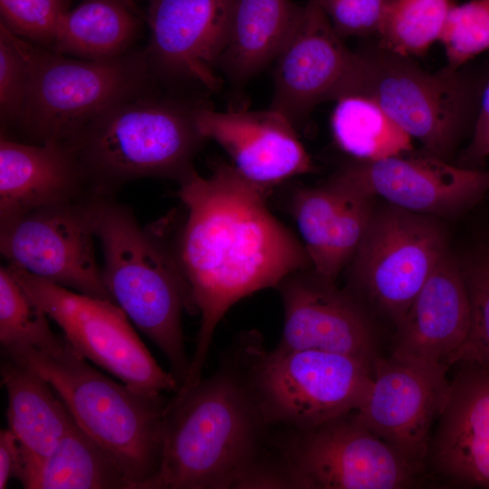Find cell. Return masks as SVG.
<instances>
[{"mask_svg":"<svg viewBox=\"0 0 489 489\" xmlns=\"http://www.w3.org/2000/svg\"><path fill=\"white\" fill-rule=\"evenodd\" d=\"M179 184L186 208L175 235L177 258L194 313L200 314L185 382L202 379L216 329L225 312L254 292L277 288L289 274L312 267L303 244L266 205L268 191L232 165L215 163L208 177L194 171Z\"/></svg>","mask_w":489,"mask_h":489,"instance_id":"6da1fadb","label":"cell"},{"mask_svg":"<svg viewBox=\"0 0 489 489\" xmlns=\"http://www.w3.org/2000/svg\"><path fill=\"white\" fill-rule=\"evenodd\" d=\"M272 429L244 332L212 375L168 398L159 465L147 489H251L273 464Z\"/></svg>","mask_w":489,"mask_h":489,"instance_id":"7a4b0ae2","label":"cell"},{"mask_svg":"<svg viewBox=\"0 0 489 489\" xmlns=\"http://www.w3.org/2000/svg\"><path fill=\"white\" fill-rule=\"evenodd\" d=\"M167 224L142 227L132 210L115 198L99 197L94 210L103 283L113 302L162 351L183 384L190 366L182 313H194L189 290Z\"/></svg>","mask_w":489,"mask_h":489,"instance_id":"3957f363","label":"cell"},{"mask_svg":"<svg viewBox=\"0 0 489 489\" xmlns=\"http://www.w3.org/2000/svg\"><path fill=\"white\" fill-rule=\"evenodd\" d=\"M203 102L152 91L108 108L64 143L98 197L114 198L143 177L179 183L196 171L194 159L206 140L195 119Z\"/></svg>","mask_w":489,"mask_h":489,"instance_id":"277c9868","label":"cell"},{"mask_svg":"<svg viewBox=\"0 0 489 489\" xmlns=\"http://www.w3.org/2000/svg\"><path fill=\"white\" fill-rule=\"evenodd\" d=\"M1 354L45 379L80 427L116 460L130 488L147 489L159 465L168 398L106 377L67 340L56 351L16 344Z\"/></svg>","mask_w":489,"mask_h":489,"instance_id":"5b68a950","label":"cell"},{"mask_svg":"<svg viewBox=\"0 0 489 489\" xmlns=\"http://www.w3.org/2000/svg\"><path fill=\"white\" fill-rule=\"evenodd\" d=\"M158 80L145 49L90 61L34 44L28 93L14 127L24 142H67L108 108L155 91Z\"/></svg>","mask_w":489,"mask_h":489,"instance_id":"8992f818","label":"cell"},{"mask_svg":"<svg viewBox=\"0 0 489 489\" xmlns=\"http://www.w3.org/2000/svg\"><path fill=\"white\" fill-rule=\"evenodd\" d=\"M248 349L254 389L274 429L307 430L355 411L372 384L373 370L349 356L267 350L256 331L248 333Z\"/></svg>","mask_w":489,"mask_h":489,"instance_id":"52a82bcc","label":"cell"},{"mask_svg":"<svg viewBox=\"0 0 489 489\" xmlns=\"http://www.w3.org/2000/svg\"><path fill=\"white\" fill-rule=\"evenodd\" d=\"M349 93L374 100L426 152L443 159L459 139L471 101L470 85L457 69L431 73L379 45L356 53L340 97Z\"/></svg>","mask_w":489,"mask_h":489,"instance_id":"ba28073f","label":"cell"},{"mask_svg":"<svg viewBox=\"0 0 489 489\" xmlns=\"http://www.w3.org/2000/svg\"><path fill=\"white\" fill-rule=\"evenodd\" d=\"M446 251L445 233L431 216L392 205L374 210L349 264L346 289L397 328Z\"/></svg>","mask_w":489,"mask_h":489,"instance_id":"9c48e42d","label":"cell"},{"mask_svg":"<svg viewBox=\"0 0 489 489\" xmlns=\"http://www.w3.org/2000/svg\"><path fill=\"white\" fill-rule=\"evenodd\" d=\"M277 437V461L287 488L400 489L421 474L354 411Z\"/></svg>","mask_w":489,"mask_h":489,"instance_id":"30bf717a","label":"cell"},{"mask_svg":"<svg viewBox=\"0 0 489 489\" xmlns=\"http://www.w3.org/2000/svg\"><path fill=\"white\" fill-rule=\"evenodd\" d=\"M6 266L24 292L56 322L70 344L87 360L142 393L160 395L179 389L175 377L158 364L126 313L115 302Z\"/></svg>","mask_w":489,"mask_h":489,"instance_id":"8fae6325","label":"cell"},{"mask_svg":"<svg viewBox=\"0 0 489 489\" xmlns=\"http://www.w3.org/2000/svg\"><path fill=\"white\" fill-rule=\"evenodd\" d=\"M99 197H102L45 206L0 222V251L8 265L74 292L112 301L94 249Z\"/></svg>","mask_w":489,"mask_h":489,"instance_id":"7c38bea8","label":"cell"},{"mask_svg":"<svg viewBox=\"0 0 489 489\" xmlns=\"http://www.w3.org/2000/svg\"><path fill=\"white\" fill-rule=\"evenodd\" d=\"M277 289L284 318L275 350L341 354L362 361L374 372L381 357L374 316L348 289H340L312 267L289 274Z\"/></svg>","mask_w":489,"mask_h":489,"instance_id":"4fadbf2b","label":"cell"},{"mask_svg":"<svg viewBox=\"0 0 489 489\" xmlns=\"http://www.w3.org/2000/svg\"><path fill=\"white\" fill-rule=\"evenodd\" d=\"M449 366L379 357L356 417L421 475L434 427L445 404Z\"/></svg>","mask_w":489,"mask_h":489,"instance_id":"5bb4252c","label":"cell"},{"mask_svg":"<svg viewBox=\"0 0 489 489\" xmlns=\"http://www.w3.org/2000/svg\"><path fill=\"white\" fill-rule=\"evenodd\" d=\"M410 152L373 161L352 160L327 181L427 216L456 213L489 188V172L456 167L427 152Z\"/></svg>","mask_w":489,"mask_h":489,"instance_id":"9a60e30c","label":"cell"},{"mask_svg":"<svg viewBox=\"0 0 489 489\" xmlns=\"http://www.w3.org/2000/svg\"><path fill=\"white\" fill-rule=\"evenodd\" d=\"M319 0H308L275 59L270 109L297 129L321 102L336 101L353 71L350 51Z\"/></svg>","mask_w":489,"mask_h":489,"instance_id":"2e32d148","label":"cell"},{"mask_svg":"<svg viewBox=\"0 0 489 489\" xmlns=\"http://www.w3.org/2000/svg\"><path fill=\"white\" fill-rule=\"evenodd\" d=\"M234 0H149L145 48L158 79L216 91Z\"/></svg>","mask_w":489,"mask_h":489,"instance_id":"e0dca14e","label":"cell"},{"mask_svg":"<svg viewBox=\"0 0 489 489\" xmlns=\"http://www.w3.org/2000/svg\"><path fill=\"white\" fill-rule=\"evenodd\" d=\"M436 420L425 473L446 484L489 489V366L460 362Z\"/></svg>","mask_w":489,"mask_h":489,"instance_id":"ac0fdd59","label":"cell"},{"mask_svg":"<svg viewBox=\"0 0 489 489\" xmlns=\"http://www.w3.org/2000/svg\"><path fill=\"white\" fill-rule=\"evenodd\" d=\"M195 119L202 137L225 149L236 172L266 191L313 168L294 126L271 109L217 111L204 101Z\"/></svg>","mask_w":489,"mask_h":489,"instance_id":"d6986e66","label":"cell"},{"mask_svg":"<svg viewBox=\"0 0 489 489\" xmlns=\"http://www.w3.org/2000/svg\"><path fill=\"white\" fill-rule=\"evenodd\" d=\"M471 303L459 265L448 250L396 328L392 358L423 363L451 361L467 339Z\"/></svg>","mask_w":489,"mask_h":489,"instance_id":"ffe728a7","label":"cell"},{"mask_svg":"<svg viewBox=\"0 0 489 489\" xmlns=\"http://www.w3.org/2000/svg\"><path fill=\"white\" fill-rule=\"evenodd\" d=\"M97 197L66 143L35 144L1 134L0 222L42 206Z\"/></svg>","mask_w":489,"mask_h":489,"instance_id":"44dd1931","label":"cell"},{"mask_svg":"<svg viewBox=\"0 0 489 489\" xmlns=\"http://www.w3.org/2000/svg\"><path fill=\"white\" fill-rule=\"evenodd\" d=\"M372 201L329 181L291 192L288 210L318 275L335 282L350 263L369 225Z\"/></svg>","mask_w":489,"mask_h":489,"instance_id":"7402d4cb","label":"cell"},{"mask_svg":"<svg viewBox=\"0 0 489 489\" xmlns=\"http://www.w3.org/2000/svg\"><path fill=\"white\" fill-rule=\"evenodd\" d=\"M1 379L7 393L8 428L22 446L24 468L47 457L76 421L53 388L35 371L3 358Z\"/></svg>","mask_w":489,"mask_h":489,"instance_id":"603a6c76","label":"cell"},{"mask_svg":"<svg viewBox=\"0 0 489 489\" xmlns=\"http://www.w3.org/2000/svg\"><path fill=\"white\" fill-rule=\"evenodd\" d=\"M302 9L292 0H234L218 68L235 84L248 82L275 61Z\"/></svg>","mask_w":489,"mask_h":489,"instance_id":"cb8c5ba5","label":"cell"},{"mask_svg":"<svg viewBox=\"0 0 489 489\" xmlns=\"http://www.w3.org/2000/svg\"><path fill=\"white\" fill-rule=\"evenodd\" d=\"M18 481L25 489H131L116 460L77 423Z\"/></svg>","mask_w":489,"mask_h":489,"instance_id":"d4e9b609","label":"cell"},{"mask_svg":"<svg viewBox=\"0 0 489 489\" xmlns=\"http://www.w3.org/2000/svg\"><path fill=\"white\" fill-rule=\"evenodd\" d=\"M140 18L121 0H82L62 17L52 50L90 61L117 58L131 51Z\"/></svg>","mask_w":489,"mask_h":489,"instance_id":"484cf974","label":"cell"},{"mask_svg":"<svg viewBox=\"0 0 489 489\" xmlns=\"http://www.w3.org/2000/svg\"><path fill=\"white\" fill-rule=\"evenodd\" d=\"M335 102L332 135L339 148L354 160H379L413 149L412 138L371 98L349 93Z\"/></svg>","mask_w":489,"mask_h":489,"instance_id":"4316f807","label":"cell"},{"mask_svg":"<svg viewBox=\"0 0 489 489\" xmlns=\"http://www.w3.org/2000/svg\"><path fill=\"white\" fill-rule=\"evenodd\" d=\"M451 0H390L380 26L379 46L395 53L422 55L440 41Z\"/></svg>","mask_w":489,"mask_h":489,"instance_id":"83f0119b","label":"cell"},{"mask_svg":"<svg viewBox=\"0 0 489 489\" xmlns=\"http://www.w3.org/2000/svg\"><path fill=\"white\" fill-rule=\"evenodd\" d=\"M47 313L24 292L7 266L0 267L1 348L22 344L51 352L66 342L55 335Z\"/></svg>","mask_w":489,"mask_h":489,"instance_id":"f1b7e54d","label":"cell"},{"mask_svg":"<svg viewBox=\"0 0 489 489\" xmlns=\"http://www.w3.org/2000/svg\"><path fill=\"white\" fill-rule=\"evenodd\" d=\"M471 303V326L466 340L451 361L489 366V251L461 265Z\"/></svg>","mask_w":489,"mask_h":489,"instance_id":"f546056e","label":"cell"},{"mask_svg":"<svg viewBox=\"0 0 489 489\" xmlns=\"http://www.w3.org/2000/svg\"><path fill=\"white\" fill-rule=\"evenodd\" d=\"M33 46L0 23V117L4 130L14 127L22 114L29 88Z\"/></svg>","mask_w":489,"mask_h":489,"instance_id":"4dcf8cb0","label":"cell"},{"mask_svg":"<svg viewBox=\"0 0 489 489\" xmlns=\"http://www.w3.org/2000/svg\"><path fill=\"white\" fill-rule=\"evenodd\" d=\"M448 67L457 69L489 49V0L453 5L441 36Z\"/></svg>","mask_w":489,"mask_h":489,"instance_id":"1f68e13d","label":"cell"},{"mask_svg":"<svg viewBox=\"0 0 489 489\" xmlns=\"http://www.w3.org/2000/svg\"><path fill=\"white\" fill-rule=\"evenodd\" d=\"M68 0H0L1 24L17 36L52 50Z\"/></svg>","mask_w":489,"mask_h":489,"instance_id":"d6a6232c","label":"cell"},{"mask_svg":"<svg viewBox=\"0 0 489 489\" xmlns=\"http://www.w3.org/2000/svg\"><path fill=\"white\" fill-rule=\"evenodd\" d=\"M342 38L379 34L390 0H319Z\"/></svg>","mask_w":489,"mask_h":489,"instance_id":"836d02e7","label":"cell"},{"mask_svg":"<svg viewBox=\"0 0 489 489\" xmlns=\"http://www.w3.org/2000/svg\"><path fill=\"white\" fill-rule=\"evenodd\" d=\"M24 466L22 446L9 429L0 431V489L6 488L10 479L19 480Z\"/></svg>","mask_w":489,"mask_h":489,"instance_id":"e575fe53","label":"cell"},{"mask_svg":"<svg viewBox=\"0 0 489 489\" xmlns=\"http://www.w3.org/2000/svg\"><path fill=\"white\" fill-rule=\"evenodd\" d=\"M489 155V81L484 91L481 109L475 128L472 142L465 158L473 161L482 160Z\"/></svg>","mask_w":489,"mask_h":489,"instance_id":"d590c367","label":"cell"},{"mask_svg":"<svg viewBox=\"0 0 489 489\" xmlns=\"http://www.w3.org/2000/svg\"><path fill=\"white\" fill-rule=\"evenodd\" d=\"M123 3H125L128 6H129L134 12H136L140 16L144 17L142 12L139 9L137 5L135 4L134 0H121Z\"/></svg>","mask_w":489,"mask_h":489,"instance_id":"8d00e7d4","label":"cell"}]
</instances>
